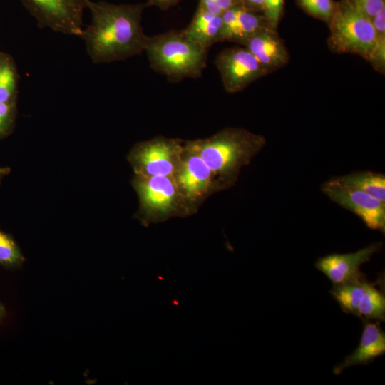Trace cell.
Returning <instances> with one entry per match:
<instances>
[{"label":"cell","mask_w":385,"mask_h":385,"mask_svg":"<svg viewBox=\"0 0 385 385\" xmlns=\"http://www.w3.org/2000/svg\"><path fill=\"white\" fill-rule=\"evenodd\" d=\"M145 3L112 4L88 0L91 23L80 37L93 63L125 60L144 52L147 36L142 26Z\"/></svg>","instance_id":"cell-1"},{"label":"cell","mask_w":385,"mask_h":385,"mask_svg":"<svg viewBox=\"0 0 385 385\" xmlns=\"http://www.w3.org/2000/svg\"><path fill=\"white\" fill-rule=\"evenodd\" d=\"M187 142L210 168L223 191L235 185L242 169L250 163L267 140L245 128L228 127L209 137Z\"/></svg>","instance_id":"cell-2"},{"label":"cell","mask_w":385,"mask_h":385,"mask_svg":"<svg viewBox=\"0 0 385 385\" xmlns=\"http://www.w3.org/2000/svg\"><path fill=\"white\" fill-rule=\"evenodd\" d=\"M144 52L150 67L171 82L200 78L207 64L208 49L183 30L147 36Z\"/></svg>","instance_id":"cell-3"},{"label":"cell","mask_w":385,"mask_h":385,"mask_svg":"<svg viewBox=\"0 0 385 385\" xmlns=\"http://www.w3.org/2000/svg\"><path fill=\"white\" fill-rule=\"evenodd\" d=\"M132 186L138 198L135 217L145 226L195 214L173 177L134 175Z\"/></svg>","instance_id":"cell-4"},{"label":"cell","mask_w":385,"mask_h":385,"mask_svg":"<svg viewBox=\"0 0 385 385\" xmlns=\"http://www.w3.org/2000/svg\"><path fill=\"white\" fill-rule=\"evenodd\" d=\"M328 24L330 34L327 43L332 51L356 54L371 60L376 46V31L371 19L353 0L336 2Z\"/></svg>","instance_id":"cell-5"},{"label":"cell","mask_w":385,"mask_h":385,"mask_svg":"<svg viewBox=\"0 0 385 385\" xmlns=\"http://www.w3.org/2000/svg\"><path fill=\"white\" fill-rule=\"evenodd\" d=\"M184 141L163 135L136 143L128 160L134 175L174 177L183 160Z\"/></svg>","instance_id":"cell-6"},{"label":"cell","mask_w":385,"mask_h":385,"mask_svg":"<svg viewBox=\"0 0 385 385\" xmlns=\"http://www.w3.org/2000/svg\"><path fill=\"white\" fill-rule=\"evenodd\" d=\"M88 0H21L38 26L80 37Z\"/></svg>","instance_id":"cell-7"},{"label":"cell","mask_w":385,"mask_h":385,"mask_svg":"<svg viewBox=\"0 0 385 385\" xmlns=\"http://www.w3.org/2000/svg\"><path fill=\"white\" fill-rule=\"evenodd\" d=\"M184 146L182 163L173 178L186 202L197 213L206 200L221 190L210 168L187 140Z\"/></svg>","instance_id":"cell-8"},{"label":"cell","mask_w":385,"mask_h":385,"mask_svg":"<svg viewBox=\"0 0 385 385\" xmlns=\"http://www.w3.org/2000/svg\"><path fill=\"white\" fill-rule=\"evenodd\" d=\"M322 192L331 200L357 215L367 227L385 232V202L345 183L340 176L322 185Z\"/></svg>","instance_id":"cell-9"},{"label":"cell","mask_w":385,"mask_h":385,"mask_svg":"<svg viewBox=\"0 0 385 385\" xmlns=\"http://www.w3.org/2000/svg\"><path fill=\"white\" fill-rule=\"evenodd\" d=\"M215 64L224 88L229 93L243 91L252 82L270 73L246 48L224 49L216 56Z\"/></svg>","instance_id":"cell-10"},{"label":"cell","mask_w":385,"mask_h":385,"mask_svg":"<svg viewBox=\"0 0 385 385\" xmlns=\"http://www.w3.org/2000/svg\"><path fill=\"white\" fill-rule=\"evenodd\" d=\"M381 242H375L354 252L332 253L319 257L315 262L317 270L323 273L333 284H342L364 274L361 266L381 249Z\"/></svg>","instance_id":"cell-11"},{"label":"cell","mask_w":385,"mask_h":385,"mask_svg":"<svg viewBox=\"0 0 385 385\" xmlns=\"http://www.w3.org/2000/svg\"><path fill=\"white\" fill-rule=\"evenodd\" d=\"M385 353V332L376 320H363L359 343L355 350L333 369L334 374L354 366L367 365Z\"/></svg>","instance_id":"cell-12"},{"label":"cell","mask_w":385,"mask_h":385,"mask_svg":"<svg viewBox=\"0 0 385 385\" xmlns=\"http://www.w3.org/2000/svg\"><path fill=\"white\" fill-rule=\"evenodd\" d=\"M242 45L269 72L285 66L287 49L276 30L267 26L249 38Z\"/></svg>","instance_id":"cell-13"},{"label":"cell","mask_w":385,"mask_h":385,"mask_svg":"<svg viewBox=\"0 0 385 385\" xmlns=\"http://www.w3.org/2000/svg\"><path fill=\"white\" fill-rule=\"evenodd\" d=\"M223 41L243 44L249 38L268 26L263 15L235 6L222 13Z\"/></svg>","instance_id":"cell-14"},{"label":"cell","mask_w":385,"mask_h":385,"mask_svg":"<svg viewBox=\"0 0 385 385\" xmlns=\"http://www.w3.org/2000/svg\"><path fill=\"white\" fill-rule=\"evenodd\" d=\"M183 31L187 36L208 50L213 44L223 42L222 16L213 14L200 5L189 25Z\"/></svg>","instance_id":"cell-15"},{"label":"cell","mask_w":385,"mask_h":385,"mask_svg":"<svg viewBox=\"0 0 385 385\" xmlns=\"http://www.w3.org/2000/svg\"><path fill=\"white\" fill-rule=\"evenodd\" d=\"M370 283L364 274L356 279L333 285L330 294L346 314L356 316L357 309Z\"/></svg>","instance_id":"cell-16"},{"label":"cell","mask_w":385,"mask_h":385,"mask_svg":"<svg viewBox=\"0 0 385 385\" xmlns=\"http://www.w3.org/2000/svg\"><path fill=\"white\" fill-rule=\"evenodd\" d=\"M384 279L370 282L364 297L359 305L356 317L362 320H376L384 322L385 319V294Z\"/></svg>","instance_id":"cell-17"},{"label":"cell","mask_w":385,"mask_h":385,"mask_svg":"<svg viewBox=\"0 0 385 385\" xmlns=\"http://www.w3.org/2000/svg\"><path fill=\"white\" fill-rule=\"evenodd\" d=\"M346 184L385 202V175L372 171H359L340 176Z\"/></svg>","instance_id":"cell-18"},{"label":"cell","mask_w":385,"mask_h":385,"mask_svg":"<svg viewBox=\"0 0 385 385\" xmlns=\"http://www.w3.org/2000/svg\"><path fill=\"white\" fill-rule=\"evenodd\" d=\"M18 74L12 58L0 53V102L15 103Z\"/></svg>","instance_id":"cell-19"},{"label":"cell","mask_w":385,"mask_h":385,"mask_svg":"<svg viewBox=\"0 0 385 385\" xmlns=\"http://www.w3.org/2000/svg\"><path fill=\"white\" fill-rule=\"evenodd\" d=\"M371 20L376 31V41L369 62L376 70L384 72L385 67V9L378 12Z\"/></svg>","instance_id":"cell-20"},{"label":"cell","mask_w":385,"mask_h":385,"mask_svg":"<svg viewBox=\"0 0 385 385\" xmlns=\"http://www.w3.org/2000/svg\"><path fill=\"white\" fill-rule=\"evenodd\" d=\"M296 1L307 14L327 24L336 6L334 0H296Z\"/></svg>","instance_id":"cell-21"},{"label":"cell","mask_w":385,"mask_h":385,"mask_svg":"<svg viewBox=\"0 0 385 385\" xmlns=\"http://www.w3.org/2000/svg\"><path fill=\"white\" fill-rule=\"evenodd\" d=\"M23 261V255L16 244L9 235L0 231V263L14 267Z\"/></svg>","instance_id":"cell-22"},{"label":"cell","mask_w":385,"mask_h":385,"mask_svg":"<svg viewBox=\"0 0 385 385\" xmlns=\"http://www.w3.org/2000/svg\"><path fill=\"white\" fill-rule=\"evenodd\" d=\"M284 0H264L263 15L267 25L276 30L283 15Z\"/></svg>","instance_id":"cell-23"},{"label":"cell","mask_w":385,"mask_h":385,"mask_svg":"<svg viewBox=\"0 0 385 385\" xmlns=\"http://www.w3.org/2000/svg\"><path fill=\"white\" fill-rule=\"evenodd\" d=\"M15 115V103L0 102V138L11 129Z\"/></svg>","instance_id":"cell-24"},{"label":"cell","mask_w":385,"mask_h":385,"mask_svg":"<svg viewBox=\"0 0 385 385\" xmlns=\"http://www.w3.org/2000/svg\"><path fill=\"white\" fill-rule=\"evenodd\" d=\"M198 5L213 14L220 16L226 10L240 5V3L238 0H200Z\"/></svg>","instance_id":"cell-25"},{"label":"cell","mask_w":385,"mask_h":385,"mask_svg":"<svg viewBox=\"0 0 385 385\" xmlns=\"http://www.w3.org/2000/svg\"><path fill=\"white\" fill-rule=\"evenodd\" d=\"M356 5L371 19L385 9V0H353Z\"/></svg>","instance_id":"cell-26"},{"label":"cell","mask_w":385,"mask_h":385,"mask_svg":"<svg viewBox=\"0 0 385 385\" xmlns=\"http://www.w3.org/2000/svg\"><path fill=\"white\" fill-rule=\"evenodd\" d=\"M182 0H147L145 2L148 7L156 6L161 10H168L176 4H178Z\"/></svg>","instance_id":"cell-27"},{"label":"cell","mask_w":385,"mask_h":385,"mask_svg":"<svg viewBox=\"0 0 385 385\" xmlns=\"http://www.w3.org/2000/svg\"><path fill=\"white\" fill-rule=\"evenodd\" d=\"M240 4L247 9L262 13L264 0H240Z\"/></svg>","instance_id":"cell-28"},{"label":"cell","mask_w":385,"mask_h":385,"mask_svg":"<svg viewBox=\"0 0 385 385\" xmlns=\"http://www.w3.org/2000/svg\"><path fill=\"white\" fill-rule=\"evenodd\" d=\"M5 315V309L4 306L0 303V320L4 317Z\"/></svg>","instance_id":"cell-29"},{"label":"cell","mask_w":385,"mask_h":385,"mask_svg":"<svg viewBox=\"0 0 385 385\" xmlns=\"http://www.w3.org/2000/svg\"><path fill=\"white\" fill-rule=\"evenodd\" d=\"M8 171H9V169H8V168L0 167V173H1V174H6V173H8Z\"/></svg>","instance_id":"cell-30"},{"label":"cell","mask_w":385,"mask_h":385,"mask_svg":"<svg viewBox=\"0 0 385 385\" xmlns=\"http://www.w3.org/2000/svg\"><path fill=\"white\" fill-rule=\"evenodd\" d=\"M3 175H4V174L0 173V179H1V177Z\"/></svg>","instance_id":"cell-31"},{"label":"cell","mask_w":385,"mask_h":385,"mask_svg":"<svg viewBox=\"0 0 385 385\" xmlns=\"http://www.w3.org/2000/svg\"><path fill=\"white\" fill-rule=\"evenodd\" d=\"M239 3H240V0H238Z\"/></svg>","instance_id":"cell-32"}]
</instances>
